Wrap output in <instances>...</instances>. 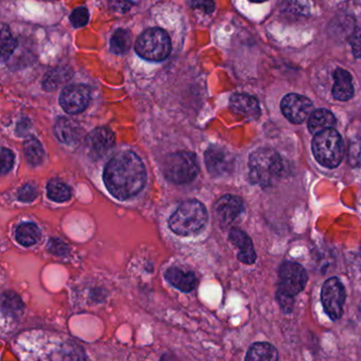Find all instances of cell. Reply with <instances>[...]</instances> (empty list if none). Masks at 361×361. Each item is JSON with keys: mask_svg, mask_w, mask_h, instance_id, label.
Listing matches in <instances>:
<instances>
[{"mask_svg": "<svg viewBox=\"0 0 361 361\" xmlns=\"http://www.w3.org/2000/svg\"><path fill=\"white\" fill-rule=\"evenodd\" d=\"M103 180L114 197L126 200L134 197L143 189L147 171L142 160L134 152H121L107 162Z\"/></svg>", "mask_w": 361, "mask_h": 361, "instance_id": "obj_1", "label": "cell"}, {"mask_svg": "<svg viewBox=\"0 0 361 361\" xmlns=\"http://www.w3.org/2000/svg\"><path fill=\"white\" fill-rule=\"evenodd\" d=\"M249 179L262 188L274 185L284 173V162L274 149H259L249 157Z\"/></svg>", "mask_w": 361, "mask_h": 361, "instance_id": "obj_2", "label": "cell"}, {"mask_svg": "<svg viewBox=\"0 0 361 361\" xmlns=\"http://www.w3.org/2000/svg\"><path fill=\"white\" fill-rule=\"evenodd\" d=\"M208 221L206 207L195 200L181 202L171 215L169 227L178 235L188 236L200 233Z\"/></svg>", "mask_w": 361, "mask_h": 361, "instance_id": "obj_3", "label": "cell"}, {"mask_svg": "<svg viewBox=\"0 0 361 361\" xmlns=\"http://www.w3.org/2000/svg\"><path fill=\"white\" fill-rule=\"evenodd\" d=\"M312 149L317 161L325 168H337L343 159V141L333 128L314 135Z\"/></svg>", "mask_w": 361, "mask_h": 361, "instance_id": "obj_4", "label": "cell"}, {"mask_svg": "<svg viewBox=\"0 0 361 361\" xmlns=\"http://www.w3.org/2000/svg\"><path fill=\"white\" fill-rule=\"evenodd\" d=\"M200 172L197 158L190 152L171 154L164 164V176L171 183L185 185L192 183Z\"/></svg>", "mask_w": 361, "mask_h": 361, "instance_id": "obj_5", "label": "cell"}, {"mask_svg": "<svg viewBox=\"0 0 361 361\" xmlns=\"http://www.w3.org/2000/svg\"><path fill=\"white\" fill-rule=\"evenodd\" d=\"M135 49L141 58L160 62L170 56L171 39L161 29H147L137 39Z\"/></svg>", "mask_w": 361, "mask_h": 361, "instance_id": "obj_6", "label": "cell"}, {"mask_svg": "<svg viewBox=\"0 0 361 361\" xmlns=\"http://www.w3.org/2000/svg\"><path fill=\"white\" fill-rule=\"evenodd\" d=\"M307 283V274L301 265L286 262L283 264L279 272L278 293L295 297L301 293Z\"/></svg>", "mask_w": 361, "mask_h": 361, "instance_id": "obj_7", "label": "cell"}, {"mask_svg": "<svg viewBox=\"0 0 361 361\" xmlns=\"http://www.w3.org/2000/svg\"><path fill=\"white\" fill-rule=\"evenodd\" d=\"M321 300L327 316L331 320H339L343 314L345 290L337 278L329 279L324 283L321 291Z\"/></svg>", "mask_w": 361, "mask_h": 361, "instance_id": "obj_8", "label": "cell"}, {"mask_svg": "<svg viewBox=\"0 0 361 361\" xmlns=\"http://www.w3.org/2000/svg\"><path fill=\"white\" fill-rule=\"evenodd\" d=\"M115 142V134L109 128H96L86 136V153L92 159H100L113 149Z\"/></svg>", "mask_w": 361, "mask_h": 361, "instance_id": "obj_9", "label": "cell"}, {"mask_svg": "<svg viewBox=\"0 0 361 361\" xmlns=\"http://www.w3.org/2000/svg\"><path fill=\"white\" fill-rule=\"evenodd\" d=\"M90 90L85 85H71L64 88L60 97L62 109L71 115H77L87 109Z\"/></svg>", "mask_w": 361, "mask_h": 361, "instance_id": "obj_10", "label": "cell"}, {"mask_svg": "<svg viewBox=\"0 0 361 361\" xmlns=\"http://www.w3.org/2000/svg\"><path fill=\"white\" fill-rule=\"evenodd\" d=\"M283 115L295 124H300L307 119L312 114V103L306 97L297 94H289L281 103Z\"/></svg>", "mask_w": 361, "mask_h": 361, "instance_id": "obj_11", "label": "cell"}, {"mask_svg": "<svg viewBox=\"0 0 361 361\" xmlns=\"http://www.w3.org/2000/svg\"><path fill=\"white\" fill-rule=\"evenodd\" d=\"M207 170L211 176L219 177L229 173L233 166V159L226 149L219 147H210L204 153Z\"/></svg>", "mask_w": 361, "mask_h": 361, "instance_id": "obj_12", "label": "cell"}, {"mask_svg": "<svg viewBox=\"0 0 361 361\" xmlns=\"http://www.w3.org/2000/svg\"><path fill=\"white\" fill-rule=\"evenodd\" d=\"M244 212V204L238 196H223L215 204V213L224 225H231L238 221V217Z\"/></svg>", "mask_w": 361, "mask_h": 361, "instance_id": "obj_13", "label": "cell"}, {"mask_svg": "<svg viewBox=\"0 0 361 361\" xmlns=\"http://www.w3.org/2000/svg\"><path fill=\"white\" fill-rule=\"evenodd\" d=\"M229 240L240 250L238 259L240 262L248 264V265L255 263L257 259V253H255V247H253L250 238L244 231L233 228L230 231Z\"/></svg>", "mask_w": 361, "mask_h": 361, "instance_id": "obj_14", "label": "cell"}, {"mask_svg": "<svg viewBox=\"0 0 361 361\" xmlns=\"http://www.w3.org/2000/svg\"><path fill=\"white\" fill-rule=\"evenodd\" d=\"M230 109L247 119L255 120L259 117V102L249 94H234L230 99Z\"/></svg>", "mask_w": 361, "mask_h": 361, "instance_id": "obj_15", "label": "cell"}, {"mask_svg": "<svg viewBox=\"0 0 361 361\" xmlns=\"http://www.w3.org/2000/svg\"><path fill=\"white\" fill-rule=\"evenodd\" d=\"M166 278L170 284L183 293H190V291L194 290L197 284V280H196L195 274L193 272L185 271L180 268H170L166 272Z\"/></svg>", "mask_w": 361, "mask_h": 361, "instance_id": "obj_16", "label": "cell"}, {"mask_svg": "<svg viewBox=\"0 0 361 361\" xmlns=\"http://www.w3.org/2000/svg\"><path fill=\"white\" fill-rule=\"evenodd\" d=\"M81 128L75 122L61 118L54 126V134L59 141L65 145H75L81 137Z\"/></svg>", "mask_w": 361, "mask_h": 361, "instance_id": "obj_17", "label": "cell"}, {"mask_svg": "<svg viewBox=\"0 0 361 361\" xmlns=\"http://www.w3.org/2000/svg\"><path fill=\"white\" fill-rule=\"evenodd\" d=\"M334 77H335V84L333 87L334 98L338 101L350 100L354 94L352 75L344 69H337Z\"/></svg>", "mask_w": 361, "mask_h": 361, "instance_id": "obj_18", "label": "cell"}, {"mask_svg": "<svg viewBox=\"0 0 361 361\" xmlns=\"http://www.w3.org/2000/svg\"><path fill=\"white\" fill-rule=\"evenodd\" d=\"M335 124V116L324 109L312 111L310 115V119H308V128H310V132L314 135L323 132L327 128H331Z\"/></svg>", "mask_w": 361, "mask_h": 361, "instance_id": "obj_19", "label": "cell"}, {"mask_svg": "<svg viewBox=\"0 0 361 361\" xmlns=\"http://www.w3.org/2000/svg\"><path fill=\"white\" fill-rule=\"evenodd\" d=\"M16 240L23 246L30 247L41 238V230L33 223L20 224L16 230Z\"/></svg>", "mask_w": 361, "mask_h": 361, "instance_id": "obj_20", "label": "cell"}, {"mask_svg": "<svg viewBox=\"0 0 361 361\" xmlns=\"http://www.w3.org/2000/svg\"><path fill=\"white\" fill-rule=\"evenodd\" d=\"M278 352H276V348L266 342L253 344L249 348L248 354L246 356V360L255 361H274L278 360Z\"/></svg>", "mask_w": 361, "mask_h": 361, "instance_id": "obj_21", "label": "cell"}, {"mask_svg": "<svg viewBox=\"0 0 361 361\" xmlns=\"http://www.w3.org/2000/svg\"><path fill=\"white\" fill-rule=\"evenodd\" d=\"M24 153L30 166H39L43 164L45 153L43 147L37 139L29 138L24 143Z\"/></svg>", "mask_w": 361, "mask_h": 361, "instance_id": "obj_22", "label": "cell"}, {"mask_svg": "<svg viewBox=\"0 0 361 361\" xmlns=\"http://www.w3.org/2000/svg\"><path fill=\"white\" fill-rule=\"evenodd\" d=\"M47 195L54 202H64L71 200V190L63 181L52 179L47 185Z\"/></svg>", "mask_w": 361, "mask_h": 361, "instance_id": "obj_23", "label": "cell"}, {"mask_svg": "<svg viewBox=\"0 0 361 361\" xmlns=\"http://www.w3.org/2000/svg\"><path fill=\"white\" fill-rule=\"evenodd\" d=\"M132 46V35L126 29H119L111 39V50L116 54H124Z\"/></svg>", "mask_w": 361, "mask_h": 361, "instance_id": "obj_24", "label": "cell"}, {"mask_svg": "<svg viewBox=\"0 0 361 361\" xmlns=\"http://www.w3.org/2000/svg\"><path fill=\"white\" fill-rule=\"evenodd\" d=\"M71 71L67 68H58L56 71H50L43 82L44 90L47 92H52L56 90L59 86L64 84L65 82L71 80Z\"/></svg>", "mask_w": 361, "mask_h": 361, "instance_id": "obj_25", "label": "cell"}, {"mask_svg": "<svg viewBox=\"0 0 361 361\" xmlns=\"http://www.w3.org/2000/svg\"><path fill=\"white\" fill-rule=\"evenodd\" d=\"M312 10L310 0H285L283 11L290 12L298 16H308Z\"/></svg>", "mask_w": 361, "mask_h": 361, "instance_id": "obj_26", "label": "cell"}, {"mask_svg": "<svg viewBox=\"0 0 361 361\" xmlns=\"http://www.w3.org/2000/svg\"><path fill=\"white\" fill-rule=\"evenodd\" d=\"M16 47H18V43L12 37L9 29L4 26L1 29V59H3V61L11 58L12 54L16 51Z\"/></svg>", "mask_w": 361, "mask_h": 361, "instance_id": "obj_27", "label": "cell"}, {"mask_svg": "<svg viewBox=\"0 0 361 361\" xmlns=\"http://www.w3.org/2000/svg\"><path fill=\"white\" fill-rule=\"evenodd\" d=\"M3 308L8 314H18L23 308L22 300L14 293H6L3 297Z\"/></svg>", "mask_w": 361, "mask_h": 361, "instance_id": "obj_28", "label": "cell"}, {"mask_svg": "<svg viewBox=\"0 0 361 361\" xmlns=\"http://www.w3.org/2000/svg\"><path fill=\"white\" fill-rule=\"evenodd\" d=\"M90 20V13L88 10L84 7L78 8L73 12L71 16V22L75 28H82L88 24Z\"/></svg>", "mask_w": 361, "mask_h": 361, "instance_id": "obj_29", "label": "cell"}, {"mask_svg": "<svg viewBox=\"0 0 361 361\" xmlns=\"http://www.w3.org/2000/svg\"><path fill=\"white\" fill-rule=\"evenodd\" d=\"M18 200L24 202H31L37 197V189L35 185H31V183H27V185H23L18 191Z\"/></svg>", "mask_w": 361, "mask_h": 361, "instance_id": "obj_30", "label": "cell"}, {"mask_svg": "<svg viewBox=\"0 0 361 361\" xmlns=\"http://www.w3.org/2000/svg\"><path fill=\"white\" fill-rule=\"evenodd\" d=\"M348 160L352 166H361V140L355 141L350 145Z\"/></svg>", "mask_w": 361, "mask_h": 361, "instance_id": "obj_31", "label": "cell"}, {"mask_svg": "<svg viewBox=\"0 0 361 361\" xmlns=\"http://www.w3.org/2000/svg\"><path fill=\"white\" fill-rule=\"evenodd\" d=\"M190 5L193 9L202 10L207 14L212 13L215 8L213 0H190Z\"/></svg>", "mask_w": 361, "mask_h": 361, "instance_id": "obj_32", "label": "cell"}, {"mask_svg": "<svg viewBox=\"0 0 361 361\" xmlns=\"http://www.w3.org/2000/svg\"><path fill=\"white\" fill-rule=\"evenodd\" d=\"M1 158H3V168H1V174L5 175L11 170L14 164V154L11 149L4 147L1 149Z\"/></svg>", "mask_w": 361, "mask_h": 361, "instance_id": "obj_33", "label": "cell"}, {"mask_svg": "<svg viewBox=\"0 0 361 361\" xmlns=\"http://www.w3.org/2000/svg\"><path fill=\"white\" fill-rule=\"evenodd\" d=\"M133 5L134 4L130 3L128 0H109V7L113 9V11L119 12V13L128 12Z\"/></svg>", "mask_w": 361, "mask_h": 361, "instance_id": "obj_34", "label": "cell"}, {"mask_svg": "<svg viewBox=\"0 0 361 361\" xmlns=\"http://www.w3.org/2000/svg\"><path fill=\"white\" fill-rule=\"evenodd\" d=\"M48 249H49L50 252L56 255H66L67 251H68L66 245L60 240H50Z\"/></svg>", "mask_w": 361, "mask_h": 361, "instance_id": "obj_35", "label": "cell"}, {"mask_svg": "<svg viewBox=\"0 0 361 361\" xmlns=\"http://www.w3.org/2000/svg\"><path fill=\"white\" fill-rule=\"evenodd\" d=\"M350 45H352L355 56L361 59V29H359L353 35L352 39H350Z\"/></svg>", "mask_w": 361, "mask_h": 361, "instance_id": "obj_36", "label": "cell"}, {"mask_svg": "<svg viewBox=\"0 0 361 361\" xmlns=\"http://www.w3.org/2000/svg\"><path fill=\"white\" fill-rule=\"evenodd\" d=\"M250 1H252V3H264L266 0H250Z\"/></svg>", "mask_w": 361, "mask_h": 361, "instance_id": "obj_37", "label": "cell"}]
</instances>
